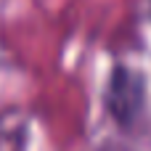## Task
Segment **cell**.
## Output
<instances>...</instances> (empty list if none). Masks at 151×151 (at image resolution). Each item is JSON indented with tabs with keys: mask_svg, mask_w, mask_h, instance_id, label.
I'll use <instances>...</instances> for the list:
<instances>
[{
	"mask_svg": "<svg viewBox=\"0 0 151 151\" xmlns=\"http://www.w3.org/2000/svg\"><path fill=\"white\" fill-rule=\"evenodd\" d=\"M143 101H146L143 77L130 66H114L104 90V106L109 117L119 127H130L143 111Z\"/></svg>",
	"mask_w": 151,
	"mask_h": 151,
	"instance_id": "cell-1",
	"label": "cell"
}]
</instances>
